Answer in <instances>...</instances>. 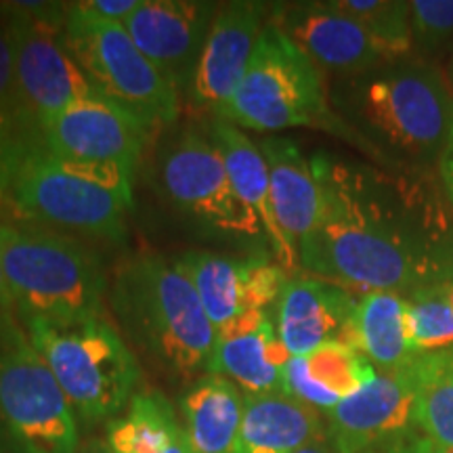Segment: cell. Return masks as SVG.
<instances>
[{"label":"cell","mask_w":453,"mask_h":453,"mask_svg":"<svg viewBox=\"0 0 453 453\" xmlns=\"http://www.w3.org/2000/svg\"><path fill=\"white\" fill-rule=\"evenodd\" d=\"M321 212L300 242L309 275L353 294H411L453 277V219L422 183L315 156Z\"/></svg>","instance_id":"6da1fadb"},{"label":"cell","mask_w":453,"mask_h":453,"mask_svg":"<svg viewBox=\"0 0 453 453\" xmlns=\"http://www.w3.org/2000/svg\"><path fill=\"white\" fill-rule=\"evenodd\" d=\"M111 311L124 336L180 378L208 373L217 330L177 260L133 254L113 271Z\"/></svg>","instance_id":"7a4b0ae2"},{"label":"cell","mask_w":453,"mask_h":453,"mask_svg":"<svg viewBox=\"0 0 453 453\" xmlns=\"http://www.w3.org/2000/svg\"><path fill=\"white\" fill-rule=\"evenodd\" d=\"M0 197L34 225L124 242L130 206L50 154L36 127L0 133Z\"/></svg>","instance_id":"3957f363"},{"label":"cell","mask_w":453,"mask_h":453,"mask_svg":"<svg viewBox=\"0 0 453 453\" xmlns=\"http://www.w3.org/2000/svg\"><path fill=\"white\" fill-rule=\"evenodd\" d=\"M0 263L19 321H73L104 311V265L70 234L0 219Z\"/></svg>","instance_id":"277c9868"},{"label":"cell","mask_w":453,"mask_h":453,"mask_svg":"<svg viewBox=\"0 0 453 453\" xmlns=\"http://www.w3.org/2000/svg\"><path fill=\"white\" fill-rule=\"evenodd\" d=\"M340 107L367 137L411 162L443 154L453 128V95L434 67L411 61L347 78Z\"/></svg>","instance_id":"5b68a950"},{"label":"cell","mask_w":453,"mask_h":453,"mask_svg":"<svg viewBox=\"0 0 453 453\" xmlns=\"http://www.w3.org/2000/svg\"><path fill=\"white\" fill-rule=\"evenodd\" d=\"M21 326L84 422L116 418L130 403L141 380L139 361L104 315L73 321L32 317Z\"/></svg>","instance_id":"8992f818"},{"label":"cell","mask_w":453,"mask_h":453,"mask_svg":"<svg viewBox=\"0 0 453 453\" xmlns=\"http://www.w3.org/2000/svg\"><path fill=\"white\" fill-rule=\"evenodd\" d=\"M154 183L164 202L206 235L265 237L260 220L234 191L220 150L203 124H170L154 157Z\"/></svg>","instance_id":"52a82bcc"},{"label":"cell","mask_w":453,"mask_h":453,"mask_svg":"<svg viewBox=\"0 0 453 453\" xmlns=\"http://www.w3.org/2000/svg\"><path fill=\"white\" fill-rule=\"evenodd\" d=\"M214 118L257 133L332 122L321 72L271 21L260 32L235 95Z\"/></svg>","instance_id":"ba28073f"},{"label":"cell","mask_w":453,"mask_h":453,"mask_svg":"<svg viewBox=\"0 0 453 453\" xmlns=\"http://www.w3.org/2000/svg\"><path fill=\"white\" fill-rule=\"evenodd\" d=\"M65 42L90 87L147 128L170 127L180 111L179 90L141 53L127 27L70 4Z\"/></svg>","instance_id":"9c48e42d"},{"label":"cell","mask_w":453,"mask_h":453,"mask_svg":"<svg viewBox=\"0 0 453 453\" xmlns=\"http://www.w3.org/2000/svg\"><path fill=\"white\" fill-rule=\"evenodd\" d=\"M0 441L13 453H76V411L24 326L0 334Z\"/></svg>","instance_id":"30bf717a"},{"label":"cell","mask_w":453,"mask_h":453,"mask_svg":"<svg viewBox=\"0 0 453 453\" xmlns=\"http://www.w3.org/2000/svg\"><path fill=\"white\" fill-rule=\"evenodd\" d=\"M0 13L13 44L21 105L36 127L64 107L97 95L65 42L70 4L4 3Z\"/></svg>","instance_id":"8fae6325"},{"label":"cell","mask_w":453,"mask_h":453,"mask_svg":"<svg viewBox=\"0 0 453 453\" xmlns=\"http://www.w3.org/2000/svg\"><path fill=\"white\" fill-rule=\"evenodd\" d=\"M44 145L61 160L111 164L134 179L150 128L99 95L76 101L38 124Z\"/></svg>","instance_id":"7c38bea8"},{"label":"cell","mask_w":453,"mask_h":453,"mask_svg":"<svg viewBox=\"0 0 453 453\" xmlns=\"http://www.w3.org/2000/svg\"><path fill=\"white\" fill-rule=\"evenodd\" d=\"M197 296L214 330L250 313H269L286 286V269L263 254L226 257L208 250H189L174 258Z\"/></svg>","instance_id":"4fadbf2b"},{"label":"cell","mask_w":453,"mask_h":453,"mask_svg":"<svg viewBox=\"0 0 453 453\" xmlns=\"http://www.w3.org/2000/svg\"><path fill=\"white\" fill-rule=\"evenodd\" d=\"M219 7L208 0H141L122 26L141 53L185 95Z\"/></svg>","instance_id":"5bb4252c"},{"label":"cell","mask_w":453,"mask_h":453,"mask_svg":"<svg viewBox=\"0 0 453 453\" xmlns=\"http://www.w3.org/2000/svg\"><path fill=\"white\" fill-rule=\"evenodd\" d=\"M271 24L286 34L319 72L355 78L393 61L353 17L332 3H292L273 9Z\"/></svg>","instance_id":"9a60e30c"},{"label":"cell","mask_w":453,"mask_h":453,"mask_svg":"<svg viewBox=\"0 0 453 453\" xmlns=\"http://www.w3.org/2000/svg\"><path fill=\"white\" fill-rule=\"evenodd\" d=\"M267 7L252 0L223 3L203 42L194 81L185 97L197 110L217 113L235 95L250 65Z\"/></svg>","instance_id":"2e32d148"},{"label":"cell","mask_w":453,"mask_h":453,"mask_svg":"<svg viewBox=\"0 0 453 453\" xmlns=\"http://www.w3.org/2000/svg\"><path fill=\"white\" fill-rule=\"evenodd\" d=\"M416 388L410 367L376 373L370 382L327 411L338 453H367L390 443L413 424Z\"/></svg>","instance_id":"e0dca14e"},{"label":"cell","mask_w":453,"mask_h":453,"mask_svg":"<svg viewBox=\"0 0 453 453\" xmlns=\"http://www.w3.org/2000/svg\"><path fill=\"white\" fill-rule=\"evenodd\" d=\"M359 298L315 275H290L273 307V324L290 357L330 342H347Z\"/></svg>","instance_id":"ac0fdd59"},{"label":"cell","mask_w":453,"mask_h":453,"mask_svg":"<svg viewBox=\"0 0 453 453\" xmlns=\"http://www.w3.org/2000/svg\"><path fill=\"white\" fill-rule=\"evenodd\" d=\"M290 353L277 336L273 317L250 313L217 332L208 373L237 384L246 395L283 393V367Z\"/></svg>","instance_id":"d6986e66"},{"label":"cell","mask_w":453,"mask_h":453,"mask_svg":"<svg viewBox=\"0 0 453 453\" xmlns=\"http://www.w3.org/2000/svg\"><path fill=\"white\" fill-rule=\"evenodd\" d=\"M203 127L214 145L220 150L226 174H229L237 197L243 202V206L250 208L254 217L263 225L265 240L269 242L275 260L286 271H294L298 267V254L283 237L275 220L273 203H271L269 168L258 143H254L242 128L234 127L223 118L212 116L211 120L203 122Z\"/></svg>","instance_id":"ffe728a7"},{"label":"cell","mask_w":453,"mask_h":453,"mask_svg":"<svg viewBox=\"0 0 453 453\" xmlns=\"http://www.w3.org/2000/svg\"><path fill=\"white\" fill-rule=\"evenodd\" d=\"M258 147L267 160L275 220L298 254L300 242L313 231L321 212V185L313 160L292 139L265 137Z\"/></svg>","instance_id":"44dd1931"},{"label":"cell","mask_w":453,"mask_h":453,"mask_svg":"<svg viewBox=\"0 0 453 453\" xmlns=\"http://www.w3.org/2000/svg\"><path fill=\"white\" fill-rule=\"evenodd\" d=\"M319 411L286 393L246 395L235 453H296L326 441Z\"/></svg>","instance_id":"7402d4cb"},{"label":"cell","mask_w":453,"mask_h":453,"mask_svg":"<svg viewBox=\"0 0 453 453\" xmlns=\"http://www.w3.org/2000/svg\"><path fill=\"white\" fill-rule=\"evenodd\" d=\"M373 376L376 367L355 347L330 342L309 355L290 357L283 367V393L315 410L332 411Z\"/></svg>","instance_id":"603a6c76"},{"label":"cell","mask_w":453,"mask_h":453,"mask_svg":"<svg viewBox=\"0 0 453 453\" xmlns=\"http://www.w3.org/2000/svg\"><path fill=\"white\" fill-rule=\"evenodd\" d=\"M243 390L217 373H203L180 401L185 433L194 453H235Z\"/></svg>","instance_id":"cb8c5ba5"},{"label":"cell","mask_w":453,"mask_h":453,"mask_svg":"<svg viewBox=\"0 0 453 453\" xmlns=\"http://www.w3.org/2000/svg\"><path fill=\"white\" fill-rule=\"evenodd\" d=\"M105 445L111 453H194L173 403L156 388L134 393L127 411L107 422Z\"/></svg>","instance_id":"d4e9b609"},{"label":"cell","mask_w":453,"mask_h":453,"mask_svg":"<svg viewBox=\"0 0 453 453\" xmlns=\"http://www.w3.org/2000/svg\"><path fill=\"white\" fill-rule=\"evenodd\" d=\"M349 344L384 372L401 370L410 364L416 355L407 336V298L403 294H364L350 321Z\"/></svg>","instance_id":"484cf974"},{"label":"cell","mask_w":453,"mask_h":453,"mask_svg":"<svg viewBox=\"0 0 453 453\" xmlns=\"http://www.w3.org/2000/svg\"><path fill=\"white\" fill-rule=\"evenodd\" d=\"M407 367L416 388L413 424L426 439L453 449V347L416 355Z\"/></svg>","instance_id":"4316f807"},{"label":"cell","mask_w":453,"mask_h":453,"mask_svg":"<svg viewBox=\"0 0 453 453\" xmlns=\"http://www.w3.org/2000/svg\"><path fill=\"white\" fill-rule=\"evenodd\" d=\"M407 336L413 355L453 347V277L407 294Z\"/></svg>","instance_id":"83f0119b"},{"label":"cell","mask_w":453,"mask_h":453,"mask_svg":"<svg viewBox=\"0 0 453 453\" xmlns=\"http://www.w3.org/2000/svg\"><path fill=\"white\" fill-rule=\"evenodd\" d=\"M334 7L359 21L396 64L413 47L410 3L399 0H334Z\"/></svg>","instance_id":"f1b7e54d"},{"label":"cell","mask_w":453,"mask_h":453,"mask_svg":"<svg viewBox=\"0 0 453 453\" xmlns=\"http://www.w3.org/2000/svg\"><path fill=\"white\" fill-rule=\"evenodd\" d=\"M411 36L424 50H437L453 41V0H413Z\"/></svg>","instance_id":"f546056e"},{"label":"cell","mask_w":453,"mask_h":453,"mask_svg":"<svg viewBox=\"0 0 453 453\" xmlns=\"http://www.w3.org/2000/svg\"><path fill=\"white\" fill-rule=\"evenodd\" d=\"M26 127H36V124L26 116L24 105H21L15 78L13 44H11L4 17L0 13V133Z\"/></svg>","instance_id":"4dcf8cb0"},{"label":"cell","mask_w":453,"mask_h":453,"mask_svg":"<svg viewBox=\"0 0 453 453\" xmlns=\"http://www.w3.org/2000/svg\"><path fill=\"white\" fill-rule=\"evenodd\" d=\"M139 4L141 0H84V3H78V7L101 19L124 24Z\"/></svg>","instance_id":"1f68e13d"},{"label":"cell","mask_w":453,"mask_h":453,"mask_svg":"<svg viewBox=\"0 0 453 453\" xmlns=\"http://www.w3.org/2000/svg\"><path fill=\"white\" fill-rule=\"evenodd\" d=\"M21 327L19 315H17L13 296H11L7 280H4L3 263H0V334H7L11 330Z\"/></svg>","instance_id":"d6a6232c"},{"label":"cell","mask_w":453,"mask_h":453,"mask_svg":"<svg viewBox=\"0 0 453 453\" xmlns=\"http://www.w3.org/2000/svg\"><path fill=\"white\" fill-rule=\"evenodd\" d=\"M439 164H441V174H443V183L447 187V194H449L453 202V128L443 154L439 157Z\"/></svg>","instance_id":"836d02e7"},{"label":"cell","mask_w":453,"mask_h":453,"mask_svg":"<svg viewBox=\"0 0 453 453\" xmlns=\"http://www.w3.org/2000/svg\"><path fill=\"white\" fill-rule=\"evenodd\" d=\"M399 453H453V449H449V447H443V445L434 443V441H430V439H426L422 434L420 439L411 441V443L401 445V451Z\"/></svg>","instance_id":"e575fe53"},{"label":"cell","mask_w":453,"mask_h":453,"mask_svg":"<svg viewBox=\"0 0 453 453\" xmlns=\"http://www.w3.org/2000/svg\"><path fill=\"white\" fill-rule=\"evenodd\" d=\"M76 453H111L110 447L105 445L104 439H88L78 447Z\"/></svg>","instance_id":"d590c367"},{"label":"cell","mask_w":453,"mask_h":453,"mask_svg":"<svg viewBox=\"0 0 453 453\" xmlns=\"http://www.w3.org/2000/svg\"><path fill=\"white\" fill-rule=\"evenodd\" d=\"M296 453H338L336 447L327 443V441H321V443H313L309 447H304V449H300Z\"/></svg>","instance_id":"8d00e7d4"},{"label":"cell","mask_w":453,"mask_h":453,"mask_svg":"<svg viewBox=\"0 0 453 453\" xmlns=\"http://www.w3.org/2000/svg\"><path fill=\"white\" fill-rule=\"evenodd\" d=\"M449 78H453V64H451V76Z\"/></svg>","instance_id":"74e56055"}]
</instances>
